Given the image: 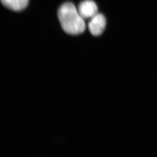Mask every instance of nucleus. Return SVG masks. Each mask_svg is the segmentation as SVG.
Instances as JSON below:
<instances>
[{
	"instance_id": "1",
	"label": "nucleus",
	"mask_w": 157,
	"mask_h": 157,
	"mask_svg": "<svg viewBox=\"0 0 157 157\" xmlns=\"http://www.w3.org/2000/svg\"><path fill=\"white\" fill-rule=\"evenodd\" d=\"M58 17L63 30L67 34L75 35L85 31V21L72 3L62 5L59 9Z\"/></svg>"
},
{
	"instance_id": "2",
	"label": "nucleus",
	"mask_w": 157,
	"mask_h": 157,
	"mask_svg": "<svg viewBox=\"0 0 157 157\" xmlns=\"http://www.w3.org/2000/svg\"><path fill=\"white\" fill-rule=\"evenodd\" d=\"M106 21L104 15L97 13L92 18L89 23V29L93 36H97L102 34L105 30Z\"/></svg>"
},
{
	"instance_id": "3",
	"label": "nucleus",
	"mask_w": 157,
	"mask_h": 157,
	"mask_svg": "<svg viewBox=\"0 0 157 157\" xmlns=\"http://www.w3.org/2000/svg\"><path fill=\"white\" fill-rule=\"evenodd\" d=\"M78 12L83 19L92 18L98 13V7L94 2L86 0L80 3Z\"/></svg>"
},
{
	"instance_id": "4",
	"label": "nucleus",
	"mask_w": 157,
	"mask_h": 157,
	"mask_svg": "<svg viewBox=\"0 0 157 157\" xmlns=\"http://www.w3.org/2000/svg\"><path fill=\"white\" fill-rule=\"evenodd\" d=\"M4 6L12 10L21 11L27 7L29 0H1Z\"/></svg>"
}]
</instances>
